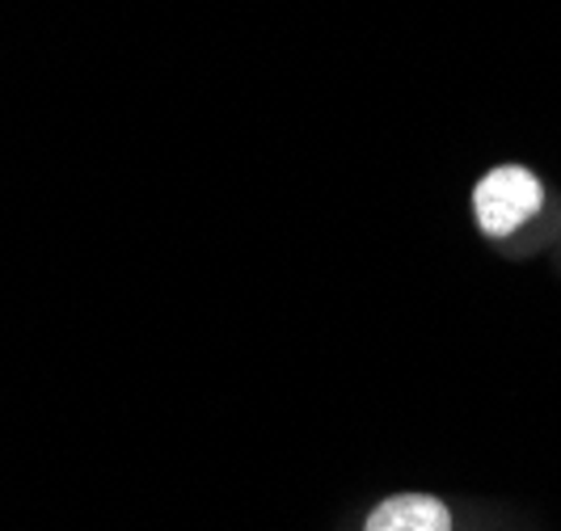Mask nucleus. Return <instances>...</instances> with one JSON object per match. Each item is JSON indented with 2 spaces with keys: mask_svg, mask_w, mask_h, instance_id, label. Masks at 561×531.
Returning <instances> with one entry per match:
<instances>
[{
  "mask_svg": "<svg viewBox=\"0 0 561 531\" xmlns=\"http://www.w3.org/2000/svg\"><path fill=\"white\" fill-rule=\"evenodd\" d=\"M367 531H451V515L439 498L426 494H401L371 510Z\"/></svg>",
  "mask_w": 561,
  "mask_h": 531,
  "instance_id": "f03ea898",
  "label": "nucleus"
},
{
  "mask_svg": "<svg viewBox=\"0 0 561 531\" xmlns=\"http://www.w3.org/2000/svg\"><path fill=\"white\" fill-rule=\"evenodd\" d=\"M540 182H536L528 169L506 165L485 173L473 191V207H478V224L490 232V236H511L524 220H533L540 211Z\"/></svg>",
  "mask_w": 561,
  "mask_h": 531,
  "instance_id": "f257e3e1",
  "label": "nucleus"
}]
</instances>
